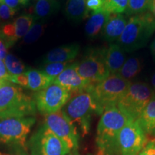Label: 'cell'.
Returning <instances> with one entry per match:
<instances>
[{
    "mask_svg": "<svg viewBox=\"0 0 155 155\" xmlns=\"http://www.w3.org/2000/svg\"><path fill=\"white\" fill-rule=\"evenodd\" d=\"M111 13L104 9L93 12L85 26V32L90 38H94L102 32Z\"/></svg>",
    "mask_w": 155,
    "mask_h": 155,
    "instance_id": "obj_17",
    "label": "cell"
},
{
    "mask_svg": "<svg viewBox=\"0 0 155 155\" xmlns=\"http://www.w3.org/2000/svg\"><path fill=\"white\" fill-rule=\"evenodd\" d=\"M137 120L146 134L155 136V96L148 103Z\"/></svg>",
    "mask_w": 155,
    "mask_h": 155,
    "instance_id": "obj_18",
    "label": "cell"
},
{
    "mask_svg": "<svg viewBox=\"0 0 155 155\" xmlns=\"http://www.w3.org/2000/svg\"><path fill=\"white\" fill-rule=\"evenodd\" d=\"M0 155H1V154H0Z\"/></svg>",
    "mask_w": 155,
    "mask_h": 155,
    "instance_id": "obj_41",
    "label": "cell"
},
{
    "mask_svg": "<svg viewBox=\"0 0 155 155\" xmlns=\"http://www.w3.org/2000/svg\"><path fill=\"white\" fill-rule=\"evenodd\" d=\"M34 22L33 16L31 15H23L17 17L12 22L14 27L15 37L16 42L19 39L24 38L28 33L31 26Z\"/></svg>",
    "mask_w": 155,
    "mask_h": 155,
    "instance_id": "obj_23",
    "label": "cell"
},
{
    "mask_svg": "<svg viewBox=\"0 0 155 155\" xmlns=\"http://www.w3.org/2000/svg\"><path fill=\"white\" fill-rule=\"evenodd\" d=\"M127 19L122 14H111L101 32L102 38L108 42L117 41L124 30Z\"/></svg>",
    "mask_w": 155,
    "mask_h": 155,
    "instance_id": "obj_14",
    "label": "cell"
},
{
    "mask_svg": "<svg viewBox=\"0 0 155 155\" xmlns=\"http://www.w3.org/2000/svg\"><path fill=\"white\" fill-rule=\"evenodd\" d=\"M63 111L73 124L80 127L84 136L88 133L92 114H98V108L91 94L83 91L71 96Z\"/></svg>",
    "mask_w": 155,
    "mask_h": 155,
    "instance_id": "obj_5",
    "label": "cell"
},
{
    "mask_svg": "<svg viewBox=\"0 0 155 155\" xmlns=\"http://www.w3.org/2000/svg\"><path fill=\"white\" fill-rule=\"evenodd\" d=\"M129 0H104L102 8L111 14H121L125 12Z\"/></svg>",
    "mask_w": 155,
    "mask_h": 155,
    "instance_id": "obj_27",
    "label": "cell"
},
{
    "mask_svg": "<svg viewBox=\"0 0 155 155\" xmlns=\"http://www.w3.org/2000/svg\"><path fill=\"white\" fill-rule=\"evenodd\" d=\"M30 0H19V2H20V4L22 5H28V4L30 2Z\"/></svg>",
    "mask_w": 155,
    "mask_h": 155,
    "instance_id": "obj_39",
    "label": "cell"
},
{
    "mask_svg": "<svg viewBox=\"0 0 155 155\" xmlns=\"http://www.w3.org/2000/svg\"><path fill=\"white\" fill-rule=\"evenodd\" d=\"M71 97L66 89L53 82L46 88L37 93L34 100L37 109L45 115L61 110Z\"/></svg>",
    "mask_w": 155,
    "mask_h": 155,
    "instance_id": "obj_10",
    "label": "cell"
},
{
    "mask_svg": "<svg viewBox=\"0 0 155 155\" xmlns=\"http://www.w3.org/2000/svg\"><path fill=\"white\" fill-rule=\"evenodd\" d=\"M0 4H5L10 8L15 9L16 11L17 9L19 7V5H21L19 0H2L0 2Z\"/></svg>",
    "mask_w": 155,
    "mask_h": 155,
    "instance_id": "obj_35",
    "label": "cell"
},
{
    "mask_svg": "<svg viewBox=\"0 0 155 155\" xmlns=\"http://www.w3.org/2000/svg\"><path fill=\"white\" fill-rule=\"evenodd\" d=\"M36 108L35 100L20 86L8 81H0V118L32 116Z\"/></svg>",
    "mask_w": 155,
    "mask_h": 155,
    "instance_id": "obj_2",
    "label": "cell"
},
{
    "mask_svg": "<svg viewBox=\"0 0 155 155\" xmlns=\"http://www.w3.org/2000/svg\"><path fill=\"white\" fill-rule=\"evenodd\" d=\"M12 46V45L0 32V59H5V58L8 55V49Z\"/></svg>",
    "mask_w": 155,
    "mask_h": 155,
    "instance_id": "obj_29",
    "label": "cell"
},
{
    "mask_svg": "<svg viewBox=\"0 0 155 155\" xmlns=\"http://www.w3.org/2000/svg\"><path fill=\"white\" fill-rule=\"evenodd\" d=\"M139 155H155V142H150L147 144Z\"/></svg>",
    "mask_w": 155,
    "mask_h": 155,
    "instance_id": "obj_34",
    "label": "cell"
},
{
    "mask_svg": "<svg viewBox=\"0 0 155 155\" xmlns=\"http://www.w3.org/2000/svg\"><path fill=\"white\" fill-rule=\"evenodd\" d=\"M33 155H67V145L47 127H43L35 137Z\"/></svg>",
    "mask_w": 155,
    "mask_h": 155,
    "instance_id": "obj_12",
    "label": "cell"
},
{
    "mask_svg": "<svg viewBox=\"0 0 155 155\" xmlns=\"http://www.w3.org/2000/svg\"><path fill=\"white\" fill-rule=\"evenodd\" d=\"M104 56L109 74H118L126 61L124 50L118 44H111L104 48Z\"/></svg>",
    "mask_w": 155,
    "mask_h": 155,
    "instance_id": "obj_16",
    "label": "cell"
},
{
    "mask_svg": "<svg viewBox=\"0 0 155 155\" xmlns=\"http://www.w3.org/2000/svg\"><path fill=\"white\" fill-rule=\"evenodd\" d=\"M131 119L116 106L106 108L98 124L96 142L98 155H113L119 150L118 137Z\"/></svg>",
    "mask_w": 155,
    "mask_h": 155,
    "instance_id": "obj_1",
    "label": "cell"
},
{
    "mask_svg": "<svg viewBox=\"0 0 155 155\" xmlns=\"http://www.w3.org/2000/svg\"><path fill=\"white\" fill-rule=\"evenodd\" d=\"M80 45L77 43L60 46L48 53L45 56L43 62L45 64L71 62L78 55Z\"/></svg>",
    "mask_w": 155,
    "mask_h": 155,
    "instance_id": "obj_15",
    "label": "cell"
},
{
    "mask_svg": "<svg viewBox=\"0 0 155 155\" xmlns=\"http://www.w3.org/2000/svg\"><path fill=\"white\" fill-rule=\"evenodd\" d=\"M35 122L33 116L0 118V141L25 147Z\"/></svg>",
    "mask_w": 155,
    "mask_h": 155,
    "instance_id": "obj_8",
    "label": "cell"
},
{
    "mask_svg": "<svg viewBox=\"0 0 155 155\" xmlns=\"http://www.w3.org/2000/svg\"><path fill=\"white\" fill-rule=\"evenodd\" d=\"M45 127L59 137L67 145L70 151L76 149L78 144L77 127L73 124L63 110L45 115Z\"/></svg>",
    "mask_w": 155,
    "mask_h": 155,
    "instance_id": "obj_9",
    "label": "cell"
},
{
    "mask_svg": "<svg viewBox=\"0 0 155 155\" xmlns=\"http://www.w3.org/2000/svg\"><path fill=\"white\" fill-rule=\"evenodd\" d=\"M154 91L144 82L131 83L116 106L131 119L137 120L148 103L154 96Z\"/></svg>",
    "mask_w": 155,
    "mask_h": 155,
    "instance_id": "obj_6",
    "label": "cell"
},
{
    "mask_svg": "<svg viewBox=\"0 0 155 155\" xmlns=\"http://www.w3.org/2000/svg\"><path fill=\"white\" fill-rule=\"evenodd\" d=\"M2 1V0H0V2H1Z\"/></svg>",
    "mask_w": 155,
    "mask_h": 155,
    "instance_id": "obj_40",
    "label": "cell"
},
{
    "mask_svg": "<svg viewBox=\"0 0 155 155\" xmlns=\"http://www.w3.org/2000/svg\"><path fill=\"white\" fill-rule=\"evenodd\" d=\"M12 83H14L15 84L18 85L19 86H22L23 88H28V78L25 72L22 74L18 75H12Z\"/></svg>",
    "mask_w": 155,
    "mask_h": 155,
    "instance_id": "obj_31",
    "label": "cell"
},
{
    "mask_svg": "<svg viewBox=\"0 0 155 155\" xmlns=\"http://www.w3.org/2000/svg\"><path fill=\"white\" fill-rule=\"evenodd\" d=\"M150 86L152 87L153 91L155 92V73L151 76L150 78Z\"/></svg>",
    "mask_w": 155,
    "mask_h": 155,
    "instance_id": "obj_36",
    "label": "cell"
},
{
    "mask_svg": "<svg viewBox=\"0 0 155 155\" xmlns=\"http://www.w3.org/2000/svg\"><path fill=\"white\" fill-rule=\"evenodd\" d=\"M28 78V88L33 91H40L49 86L53 82V79L48 77L42 71L29 69L25 71Z\"/></svg>",
    "mask_w": 155,
    "mask_h": 155,
    "instance_id": "obj_20",
    "label": "cell"
},
{
    "mask_svg": "<svg viewBox=\"0 0 155 155\" xmlns=\"http://www.w3.org/2000/svg\"><path fill=\"white\" fill-rule=\"evenodd\" d=\"M150 10L152 12V14L154 15V17H155V0H153L152 5L150 7Z\"/></svg>",
    "mask_w": 155,
    "mask_h": 155,
    "instance_id": "obj_38",
    "label": "cell"
},
{
    "mask_svg": "<svg viewBox=\"0 0 155 155\" xmlns=\"http://www.w3.org/2000/svg\"><path fill=\"white\" fill-rule=\"evenodd\" d=\"M77 72L83 78L95 85L109 75L104 56V48L87 50L80 63H75Z\"/></svg>",
    "mask_w": 155,
    "mask_h": 155,
    "instance_id": "obj_7",
    "label": "cell"
},
{
    "mask_svg": "<svg viewBox=\"0 0 155 155\" xmlns=\"http://www.w3.org/2000/svg\"><path fill=\"white\" fill-rule=\"evenodd\" d=\"M45 28V25L42 22H33L28 33L23 38V43L32 44L36 42L43 34Z\"/></svg>",
    "mask_w": 155,
    "mask_h": 155,
    "instance_id": "obj_26",
    "label": "cell"
},
{
    "mask_svg": "<svg viewBox=\"0 0 155 155\" xmlns=\"http://www.w3.org/2000/svg\"><path fill=\"white\" fill-rule=\"evenodd\" d=\"M153 0H129L125 13L127 16L144 13L150 9Z\"/></svg>",
    "mask_w": 155,
    "mask_h": 155,
    "instance_id": "obj_25",
    "label": "cell"
},
{
    "mask_svg": "<svg viewBox=\"0 0 155 155\" xmlns=\"http://www.w3.org/2000/svg\"><path fill=\"white\" fill-rule=\"evenodd\" d=\"M151 53L152 54V57L154 58V61L155 62V38L154 40V41L152 42V45H151Z\"/></svg>",
    "mask_w": 155,
    "mask_h": 155,
    "instance_id": "obj_37",
    "label": "cell"
},
{
    "mask_svg": "<svg viewBox=\"0 0 155 155\" xmlns=\"http://www.w3.org/2000/svg\"><path fill=\"white\" fill-rule=\"evenodd\" d=\"M53 82L66 89L71 96L79 93L88 91L93 86L78 74L75 68V63L68 65Z\"/></svg>",
    "mask_w": 155,
    "mask_h": 155,
    "instance_id": "obj_13",
    "label": "cell"
},
{
    "mask_svg": "<svg viewBox=\"0 0 155 155\" xmlns=\"http://www.w3.org/2000/svg\"><path fill=\"white\" fill-rule=\"evenodd\" d=\"M146 141V134L138 120H131L119 134V150L121 155H139L145 147Z\"/></svg>",
    "mask_w": 155,
    "mask_h": 155,
    "instance_id": "obj_11",
    "label": "cell"
},
{
    "mask_svg": "<svg viewBox=\"0 0 155 155\" xmlns=\"http://www.w3.org/2000/svg\"><path fill=\"white\" fill-rule=\"evenodd\" d=\"M70 65V62L65 63H48L43 67L42 72L48 77L53 79V81L66 68Z\"/></svg>",
    "mask_w": 155,
    "mask_h": 155,
    "instance_id": "obj_28",
    "label": "cell"
},
{
    "mask_svg": "<svg viewBox=\"0 0 155 155\" xmlns=\"http://www.w3.org/2000/svg\"><path fill=\"white\" fill-rule=\"evenodd\" d=\"M65 12L68 19L74 22H79L86 18L88 15L86 0H68Z\"/></svg>",
    "mask_w": 155,
    "mask_h": 155,
    "instance_id": "obj_19",
    "label": "cell"
},
{
    "mask_svg": "<svg viewBox=\"0 0 155 155\" xmlns=\"http://www.w3.org/2000/svg\"><path fill=\"white\" fill-rule=\"evenodd\" d=\"M143 68V62L140 58L130 57L126 60L123 66L118 73L126 81H130L138 75Z\"/></svg>",
    "mask_w": 155,
    "mask_h": 155,
    "instance_id": "obj_22",
    "label": "cell"
},
{
    "mask_svg": "<svg viewBox=\"0 0 155 155\" xmlns=\"http://www.w3.org/2000/svg\"><path fill=\"white\" fill-rule=\"evenodd\" d=\"M5 63L11 75H18L25 72L26 66L24 63L13 54H8L7 55L5 59Z\"/></svg>",
    "mask_w": 155,
    "mask_h": 155,
    "instance_id": "obj_24",
    "label": "cell"
},
{
    "mask_svg": "<svg viewBox=\"0 0 155 155\" xmlns=\"http://www.w3.org/2000/svg\"><path fill=\"white\" fill-rule=\"evenodd\" d=\"M130 84V81H126L119 74H111L101 82L93 85L88 91L94 98L98 114H102L106 108L116 106Z\"/></svg>",
    "mask_w": 155,
    "mask_h": 155,
    "instance_id": "obj_4",
    "label": "cell"
},
{
    "mask_svg": "<svg viewBox=\"0 0 155 155\" xmlns=\"http://www.w3.org/2000/svg\"><path fill=\"white\" fill-rule=\"evenodd\" d=\"M60 7L61 5L56 0H36L32 9L34 20L51 16L57 12Z\"/></svg>",
    "mask_w": 155,
    "mask_h": 155,
    "instance_id": "obj_21",
    "label": "cell"
},
{
    "mask_svg": "<svg viewBox=\"0 0 155 155\" xmlns=\"http://www.w3.org/2000/svg\"><path fill=\"white\" fill-rule=\"evenodd\" d=\"M16 12L5 4H0V18L2 20H8L12 18Z\"/></svg>",
    "mask_w": 155,
    "mask_h": 155,
    "instance_id": "obj_30",
    "label": "cell"
},
{
    "mask_svg": "<svg viewBox=\"0 0 155 155\" xmlns=\"http://www.w3.org/2000/svg\"><path fill=\"white\" fill-rule=\"evenodd\" d=\"M104 6V0H86V7L88 11H96Z\"/></svg>",
    "mask_w": 155,
    "mask_h": 155,
    "instance_id": "obj_33",
    "label": "cell"
},
{
    "mask_svg": "<svg viewBox=\"0 0 155 155\" xmlns=\"http://www.w3.org/2000/svg\"><path fill=\"white\" fill-rule=\"evenodd\" d=\"M12 75L9 74L6 67L5 62L3 60L0 59V81H12Z\"/></svg>",
    "mask_w": 155,
    "mask_h": 155,
    "instance_id": "obj_32",
    "label": "cell"
},
{
    "mask_svg": "<svg viewBox=\"0 0 155 155\" xmlns=\"http://www.w3.org/2000/svg\"><path fill=\"white\" fill-rule=\"evenodd\" d=\"M155 32V17L152 13L133 15L128 20L117 44L127 53L145 47Z\"/></svg>",
    "mask_w": 155,
    "mask_h": 155,
    "instance_id": "obj_3",
    "label": "cell"
}]
</instances>
